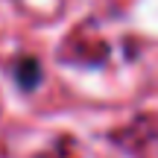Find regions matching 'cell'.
Listing matches in <instances>:
<instances>
[{
  "label": "cell",
  "instance_id": "cell-1",
  "mask_svg": "<svg viewBox=\"0 0 158 158\" xmlns=\"http://www.w3.org/2000/svg\"><path fill=\"white\" fill-rule=\"evenodd\" d=\"M21 68H23V70H21V82L27 85V88L38 82V64H35V62H23Z\"/></svg>",
  "mask_w": 158,
  "mask_h": 158
}]
</instances>
